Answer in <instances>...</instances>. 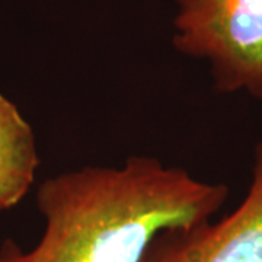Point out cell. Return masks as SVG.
I'll return each instance as SVG.
<instances>
[{
	"label": "cell",
	"mask_w": 262,
	"mask_h": 262,
	"mask_svg": "<svg viewBox=\"0 0 262 262\" xmlns=\"http://www.w3.org/2000/svg\"><path fill=\"white\" fill-rule=\"evenodd\" d=\"M172 44L210 67L215 89L262 102V0H172Z\"/></svg>",
	"instance_id": "7a4b0ae2"
},
{
	"label": "cell",
	"mask_w": 262,
	"mask_h": 262,
	"mask_svg": "<svg viewBox=\"0 0 262 262\" xmlns=\"http://www.w3.org/2000/svg\"><path fill=\"white\" fill-rule=\"evenodd\" d=\"M39 166L35 134L18 106L0 94V211L18 206Z\"/></svg>",
	"instance_id": "277c9868"
},
{
	"label": "cell",
	"mask_w": 262,
	"mask_h": 262,
	"mask_svg": "<svg viewBox=\"0 0 262 262\" xmlns=\"http://www.w3.org/2000/svg\"><path fill=\"white\" fill-rule=\"evenodd\" d=\"M227 196L226 184L146 155L66 170L38 187L41 239L29 251L3 241L0 262H141L160 232L213 220Z\"/></svg>",
	"instance_id": "6da1fadb"
},
{
	"label": "cell",
	"mask_w": 262,
	"mask_h": 262,
	"mask_svg": "<svg viewBox=\"0 0 262 262\" xmlns=\"http://www.w3.org/2000/svg\"><path fill=\"white\" fill-rule=\"evenodd\" d=\"M141 262H262V140L241 204L219 222L160 232Z\"/></svg>",
	"instance_id": "3957f363"
}]
</instances>
